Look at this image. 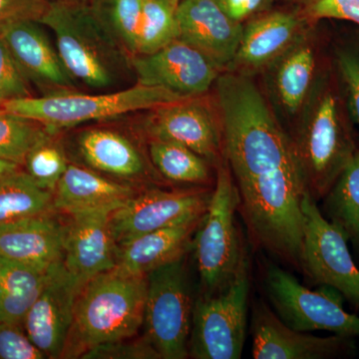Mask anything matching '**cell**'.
I'll return each instance as SVG.
<instances>
[{
	"label": "cell",
	"instance_id": "1",
	"mask_svg": "<svg viewBox=\"0 0 359 359\" xmlns=\"http://www.w3.org/2000/svg\"><path fill=\"white\" fill-rule=\"evenodd\" d=\"M215 87L224 157L250 240L301 269L302 205L309 191L289 132L250 75L224 71Z\"/></svg>",
	"mask_w": 359,
	"mask_h": 359
},
{
	"label": "cell",
	"instance_id": "2",
	"mask_svg": "<svg viewBox=\"0 0 359 359\" xmlns=\"http://www.w3.org/2000/svg\"><path fill=\"white\" fill-rule=\"evenodd\" d=\"M289 134L309 195L323 200L359 149L334 63L320 69Z\"/></svg>",
	"mask_w": 359,
	"mask_h": 359
},
{
	"label": "cell",
	"instance_id": "3",
	"mask_svg": "<svg viewBox=\"0 0 359 359\" xmlns=\"http://www.w3.org/2000/svg\"><path fill=\"white\" fill-rule=\"evenodd\" d=\"M70 76L92 89L115 88L132 69V56L91 2L52 0L41 21Z\"/></svg>",
	"mask_w": 359,
	"mask_h": 359
},
{
	"label": "cell",
	"instance_id": "4",
	"mask_svg": "<svg viewBox=\"0 0 359 359\" xmlns=\"http://www.w3.org/2000/svg\"><path fill=\"white\" fill-rule=\"evenodd\" d=\"M147 276L113 269L88 280L78 294L61 358H82L108 342L134 337L143 327Z\"/></svg>",
	"mask_w": 359,
	"mask_h": 359
},
{
	"label": "cell",
	"instance_id": "5",
	"mask_svg": "<svg viewBox=\"0 0 359 359\" xmlns=\"http://www.w3.org/2000/svg\"><path fill=\"white\" fill-rule=\"evenodd\" d=\"M184 99L187 98L162 87L136 83L129 88L104 94L65 91L15 99L0 105V111L39 122L56 132L86 122L153 110Z\"/></svg>",
	"mask_w": 359,
	"mask_h": 359
},
{
	"label": "cell",
	"instance_id": "6",
	"mask_svg": "<svg viewBox=\"0 0 359 359\" xmlns=\"http://www.w3.org/2000/svg\"><path fill=\"white\" fill-rule=\"evenodd\" d=\"M238 205L237 186L224 159L217 168L211 201L194 238L201 294H218L228 287L247 256L236 223Z\"/></svg>",
	"mask_w": 359,
	"mask_h": 359
},
{
	"label": "cell",
	"instance_id": "7",
	"mask_svg": "<svg viewBox=\"0 0 359 359\" xmlns=\"http://www.w3.org/2000/svg\"><path fill=\"white\" fill-rule=\"evenodd\" d=\"M249 259H243L228 287L200 294L193 309L189 355L196 359L242 358L250 295Z\"/></svg>",
	"mask_w": 359,
	"mask_h": 359
},
{
	"label": "cell",
	"instance_id": "8",
	"mask_svg": "<svg viewBox=\"0 0 359 359\" xmlns=\"http://www.w3.org/2000/svg\"><path fill=\"white\" fill-rule=\"evenodd\" d=\"M193 309L184 257L148 273L144 337L161 358L190 356Z\"/></svg>",
	"mask_w": 359,
	"mask_h": 359
},
{
	"label": "cell",
	"instance_id": "9",
	"mask_svg": "<svg viewBox=\"0 0 359 359\" xmlns=\"http://www.w3.org/2000/svg\"><path fill=\"white\" fill-rule=\"evenodd\" d=\"M264 283L276 313L290 327L359 337V316L344 309V297L332 287L309 290L289 271L273 264L266 269Z\"/></svg>",
	"mask_w": 359,
	"mask_h": 359
},
{
	"label": "cell",
	"instance_id": "10",
	"mask_svg": "<svg viewBox=\"0 0 359 359\" xmlns=\"http://www.w3.org/2000/svg\"><path fill=\"white\" fill-rule=\"evenodd\" d=\"M304 214L302 268L320 285L339 292L359 309V269L354 263L348 241L320 212L309 194L302 205Z\"/></svg>",
	"mask_w": 359,
	"mask_h": 359
},
{
	"label": "cell",
	"instance_id": "11",
	"mask_svg": "<svg viewBox=\"0 0 359 359\" xmlns=\"http://www.w3.org/2000/svg\"><path fill=\"white\" fill-rule=\"evenodd\" d=\"M212 190L151 189L133 196L111 215V228L118 245L144 233L198 221L205 216Z\"/></svg>",
	"mask_w": 359,
	"mask_h": 359
},
{
	"label": "cell",
	"instance_id": "12",
	"mask_svg": "<svg viewBox=\"0 0 359 359\" xmlns=\"http://www.w3.org/2000/svg\"><path fill=\"white\" fill-rule=\"evenodd\" d=\"M145 131L151 140L185 146L211 164L219 165L224 159L218 107L203 95L155 108L146 120Z\"/></svg>",
	"mask_w": 359,
	"mask_h": 359
},
{
	"label": "cell",
	"instance_id": "13",
	"mask_svg": "<svg viewBox=\"0 0 359 359\" xmlns=\"http://www.w3.org/2000/svg\"><path fill=\"white\" fill-rule=\"evenodd\" d=\"M137 83L162 87L184 98L204 95L221 71L193 46L176 39L154 53L132 57Z\"/></svg>",
	"mask_w": 359,
	"mask_h": 359
},
{
	"label": "cell",
	"instance_id": "14",
	"mask_svg": "<svg viewBox=\"0 0 359 359\" xmlns=\"http://www.w3.org/2000/svg\"><path fill=\"white\" fill-rule=\"evenodd\" d=\"M82 287L63 262L54 264L41 294L26 313L23 330L46 358H61Z\"/></svg>",
	"mask_w": 359,
	"mask_h": 359
},
{
	"label": "cell",
	"instance_id": "15",
	"mask_svg": "<svg viewBox=\"0 0 359 359\" xmlns=\"http://www.w3.org/2000/svg\"><path fill=\"white\" fill-rule=\"evenodd\" d=\"M252 335L255 359H332L355 351L353 337H320L295 330L262 302L254 306Z\"/></svg>",
	"mask_w": 359,
	"mask_h": 359
},
{
	"label": "cell",
	"instance_id": "16",
	"mask_svg": "<svg viewBox=\"0 0 359 359\" xmlns=\"http://www.w3.org/2000/svg\"><path fill=\"white\" fill-rule=\"evenodd\" d=\"M176 18L178 39L204 54L221 72L231 69L244 25L231 20L217 0H180Z\"/></svg>",
	"mask_w": 359,
	"mask_h": 359
},
{
	"label": "cell",
	"instance_id": "17",
	"mask_svg": "<svg viewBox=\"0 0 359 359\" xmlns=\"http://www.w3.org/2000/svg\"><path fill=\"white\" fill-rule=\"evenodd\" d=\"M41 26L37 21H13L0 26V39L26 79L41 90L42 95L76 91L77 82L66 70L57 48Z\"/></svg>",
	"mask_w": 359,
	"mask_h": 359
},
{
	"label": "cell",
	"instance_id": "18",
	"mask_svg": "<svg viewBox=\"0 0 359 359\" xmlns=\"http://www.w3.org/2000/svg\"><path fill=\"white\" fill-rule=\"evenodd\" d=\"M115 210L102 208L69 216L63 264L81 285L116 268L118 248L111 228Z\"/></svg>",
	"mask_w": 359,
	"mask_h": 359
},
{
	"label": "cell",
	"instance_id": "19",
	"mask_svg": "<svg viewBox=\"0 0 359 359\" xmlns=\"http://www.w3.org/2000/svg\"><path fill=\"white\" fill-rule=\"evenodd\" d=\"M311 25L301 13L269 11L245 22L229 71L252 75L264 70L290 48Z\"/></svg>",
	"mask_w": 359,
	"mask_h": 359
},
{
	"label": "cell",
	"instance_id": "20",
	"mask_svg": "<svg viewBox=\"0 0 359 359\" xmlns=\"http://www.w3.org/2000/svg\"><path fill=\"white\" fill-rule=\"evenodd\" d=\"M268 83L280 111L297 119L318 77V54L309 29L266 68Z\"/></svg>",
	"mask_w": 359,
	"mask_h": 359
},
{
	"label": "cell",
	"instance_id": "21",
	"mask_svg": "<svg viewBox=\"0 0 359 359\" xmlns=\"http://www.w3.org/2000/svg\"><path fill=\"white\" fill-rule=\"evenodd\" d=\"M67 224L48 214L0 226V257L42 269L63 262Z\"/></svg>",
	"mask_w": 359,
	"mask_h": 359
},
{
	"label": "cell",
	"instance_id": "22",
	"mask_svg": "<svg viewBox=\"0 0 359 359\" xmlns=\"http://www.w3.org/2000/svg\"><path fill=\"white\" fill-rule=\"evenodd\" d=\"M135 196L131 187L97 173L95 170L69 164L53 193L54 211L76 212L121 207Z\"/></svg>",
	"mask_w": 359,
	"mask_h": 359
},
{
	"label": "cell",
	"instance_id": "23",
	"mask_svg": "<svg viewBox=\"0 0 359 359\" xmlns=\"http://www.w3.org/2000/svg\"><path fill=\"white\" fill-rule=\"evenodd\" d=\"M202 219L144 233L118 245L116 269L128 275L147 276L181 259Z\"/></svg>",
	"mask_w": 359,
	"mask_h": 359
},
{
	"label": "cell",
	"instance_id": "24",
	"mask_svg": "<svg viewBox=\"0 0 359 359\" xmlns=\"http://www.w3.org/2000/svg\"><path fill=\"white\" fill-rule=\"evenodd\" d=\"M77 150L90 168L118 178H139L146 163L138 149L124 135L113 130L91 128L78 134Z\"/></svg>",
	"mask_w": 359,
	"mask_h": 359
},
{
	"label": "cell",
	"instance_id": "25",
	"mask_svg": "<svg viewBox=\"0 0 359 359\" xmlns=\"http://www.w3.org/2000/svg\"><path fill=\"white\" fill-rule=\"evenodd\" d=\"M49 271L0 257V321L22 325L43 290Z\"/></svg>",
	"mask_w": 359,
	"mask_h": 359
},
{
	"label": "cell",
	"instance_id": "26",
	"mask_svg": "<svg viewBox=\"0 0 359 359\" xmlns=\"http://www.w3.org/2000/svg\"><path fill=\"white\" fill-rule=\"evenodd\" d=\"M323 200L325 218L359 252V149Z\"/></svg>",
	"mask_w": 359,
	"mask_h": 359
},
{
	"label": "cell",
	"instance_id": "27",
	"mask_svg": "<svg viewBox=\"0 0 359 359\" xmlns=\"http://www.w3.org/2000/svg\"><path fill=\"white\" fill-rule=\"evenodd\" d=\"M54 211L53 193L20 169L0 182V226Z\"/></svg>",
	"mask_w": 359,
	"mask_h": 359
},
{
	"label": "cell",
	"instance_id": "28",
	"mask_svg": "<svg viewBox=\"0 0 359 359\" xmlns=\"http://www.w3.org/2000/svg\"><path fill=\"white\" fill-rule=\"evenodd\" d=\"M149 155L156 169L168 181L196 185L211 181V163L185 146L151 140Z\"/></svg>",
	"mask_w": 359,
	"mask_h": 359
},
{
	"label": "cell",
	"instance_id": "29",
	"mask_svg": "<svg viewBox=\"0 0 359 359\" xmlns=\"http://www.w3.org/2000/svg\"><path fill=\"white\" fill-rule=\"evenodd\" d=\"M177 4L173 0H143L136 55L154 53L178 39Z\"/></svg>",
	"mask_w": 359,
	"mask_h": 359
},
{
	"label": "cell",
	"instance_id": "30",
	"mask_svg": "<svg viewBox=\"0 0 359 359\" xmlns=\"http://www.w3.org/2000/svg\"><path fill=\"white\" fill-rule=\"evenodd\" d=\"M54 133L39 122L0 111V159L23 166L29 151Z\"/></svg>",
	"mask_w": 359,
	"mask_h": 359
},
{
	"label": "cell",
	"instance_id": "31",
	"mask_svg": "<svg viewBox=\"0 0 359 359\" xmlns=\"http://www.w3.org/2000/svg\"><path fill=\"white\" fill-rule=\"evenodd\" d=\"M91 4L130 55L134 57L143 0H92Z\"/></svg>",
	"mask_w": 359,
	"mask_h": 359
},
{
	"label": "cell",
	"instance_id": "32",
	"mask_svg": "<svg viewBox=\"0 0 359 359\" xmlns=\"http://www.w3.org/2000/svg\"><path fill=\"white\" fill-rule=\"evenodd\" d=\"M69 164L65 147L55 139L54 133L29 151L23 166L26 173L40 188L54 193L59 180Z\"/></svg>",
	"mask_w": 359,
	"mask_h": 359
},
{
	"label": "cell",
	"instance_id": "33",
	"mask_svg": "<svg viewBox=\"0 0 359 359\" xmlns=\"http://www.w3.org/2000/svg\"><path fill=\"white\" fill-rule=\"evenodd\" d=\"M332 63L349 117L359 127V32L335 43Z\"/></svg>",
	"mask_w": 359,
	"mask_h": 359
},
{
	"label": "cell",
	"instance_id": "34",
	"mask_svg": "<svg viewBox=\"0 0 359 359\" xmlns=\"http://www.w3.org/2000/svg\"><path fill=\"white\" fill-rule=\"evenodd\" d=\"M299 13L309 25L337 20L348 21L359 28V0H304Z\"/></svg>",
	"mask_w": 359,
	"mask_h": 359
},
{
	"label": "cell",
	"instance_id": "35",
	"mask_svg": "<svg viewBox=\"0 0 359 359\" xmlns=\"http://www.w3.org/2000/svg\"><path fill=\"white\" fill-rule=\"evenodd\" d=\"M30 83L0 39V105L7 101L32 97Z\"/></svg>",
	"mask_w": 359,
	"mask_h": 359
},
{
	"label": "cell",
	"instance_id": "36",
	"mask_svg": "<svg viewBox=\"0 0 359 359\" xmlns=\"http://www.w3.org/2000/svg\"><path fill=\"white\" fill-rule=\"evenodd\" d=\"M116 340L91 349L82 356L85 359H162L154 346L143 339Z\"/></svg>",
	"mask_w": 359,
	"mask_h": 359
},
{
	"label": "cell",
	"instance_id": "37",
	"mask_svg": "<svg viewBox=\"0 0 359 359\" xmlns=\"http://www.w3.org/2000/svg\"><path fill=\"white\" fill-rule=\"evenodd\" d=\"M44 353L33 344L22 325L0 321V359H43Z\"/></svg>",
	"mask_w": 359,
	"mask_h": 359
},
{
	"label": "cell",
	"instance_id": "38",
	"mask_svg": "<svg viewBox=\"0 0 359 359\" xmlns=\"http://www.w3.org/2000/svg\"><path fill=\"white\" fill-rule=\"evenodd\" d=\"M52 0H0V26L13 21L40 22Z\"/></svg>",
	"mask_w": 359,
	"mask_h": 359
},
{
	"label": "cell",
	"instance_id": "39",
	"mask_svg": "<svg viewBox=\"0 0 359 359\" xmlns=\"http://www.w3.org/2000/svg\"><path fill=\"white\" fill-rule=\"evenodd\" d=\"M231 20L245 25L259 14L271 11L275 0H217Z\"/></svg>",
	"mask_w": 359,
	"mask_h": 359
},
{
	"label": "cell",
	"instance_id": "40",
	"mask_svg": "<svg viewBox=\"0 0 359 359\" xmlns=\"http://www.w3.org/2000/svg\"><path fill=\"white\" fill-rule=\"evenodd\" d=\"M20 169H21L20 165L11 162V161L0 159V182Z\"/></svg>",
	"mask_w": 359,
	"mask_h": 359
},
{
	"label": "cell",
	"instance_id": "41",
	"mask_svg": "<svg viewBox=\"0 0 359 359\" xmlns=\"http://www.w3.org/2000/svg\"><path fill=\"white\" fill-rule=\"evenodd\" d=\"M56 1H67V2H91L92 0H56Z\"/></svg>",
	"mask_w": 359,
	"mask_h": 359
},
{
	"label": "cell",
	"instance_id": "42",
	"mask_svg": "<svg viewBox=\"0 0 359 359\" xmlns=\"http://www.w3.org/2000/svg\"><path fill=\"white\" fill-rule=\"evenodd\" d=\"M174 2H176V4H178V2L180 1V0H173Z\"/></svg>",
	"mask_w": 359,
	"mask_h": 359
}]
</instances>
